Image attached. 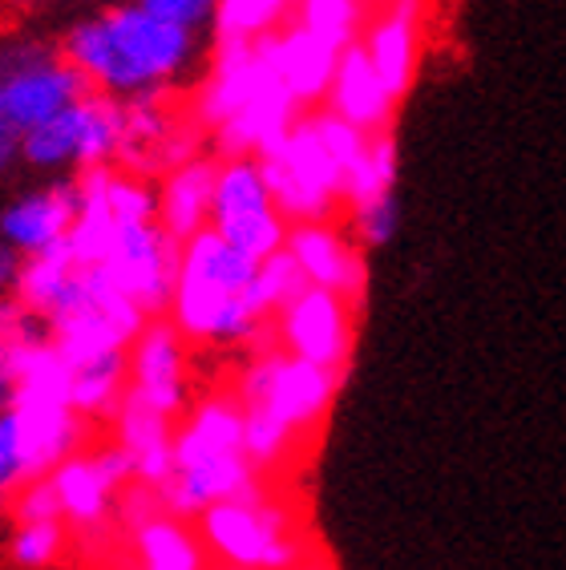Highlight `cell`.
<instances>
[{
    "instance_id": "52a82bcc",
    "label": "cell",
    "mask_w": 566,
    "mask_h": 570,
    "mask_svg": "<svg viewBox=\"0 0 566 570\" xmlns=\"http://www.w3.org/2000/svg\"><path fill=\"white\" fill-rule=\"evenodd\" d=\"M89 94L86 77L57 41L37 33H0V118L29 134Z\"/></svg>"
},
{
    "instance_id": "484cf974",
    "label": "cell",
    "mask_w": 566,
    "mask_h": 570,
    "mask_svg": "<svg viewBox=\"0 0 566 570\" xmlns=\"http://www.w3.org/2000/svg\"><path fill=\"white\" fill-rule=\"evenodd\" d=\"M372 21L369 0H295V24L324 37L336 49H349L364 37Z\"/></svg>"
},
{
    "instance_id": "7c38bea8",
    "label": "cell",
    "mask_w": 566,
    "mask_h": 570,
    "mask_svg": "<svg viewBox=\"0 0 566 570\" xmlns=\"http://www.w3.org/2000/svg\"><path fill=\"white\" fill-rule=\"evenodd\" d=\"M57 494H61V518L81 538H94L118 518L121 490L134 482V458L109 438L98 450H77L53 470Z\"/></svg>"
},
{
    "instance_id": "f1b7e54d",
    "label": "cell",
    "mask_w": 566,
    "mask_h": 570,
    "mask_svg": "<svg viewBox=\"0 0 566 570\" xmlns=\"http://www.w3.org/2000/svg\"><path fill=\"white\" fill-rule=\"evenodd\" d=\"M25 482H33V473H29V461H25L21 433H17V421H12L9 409H0V505L12 502V494Z\"/></svg>"
},
{
    "instance_id": "603a6c76",
    "label": "cell",
    "mask_w": 566,
    "mask_h": 570,
    "mask_svg": "<svg viewBox=\"0 0 566 570\" xmlns=\"http://www.w3.org/2000/svg\"><path fill=\"white\" fill-rule=\"evenodd\" d=\"M77 255L69 252V243H57L49 252L25 255L17 264V279H12V296L21 299L33 316H49L57 307V299L66 296V287L74 284L77 275Z\"/></svg>"
},
{
    "instance_id": "cb8c5ba5",
    "label": "cell",
    "mask_w": 566,
    "mask_h": 570,
    "mask_svg": "<svg viewBox=\"0 0 566 570\" xmlns=\"http://www.w3.org/2000/svg\"><path fill=\"white\" fill-rule=\"evenodd\" d=\"M397 175H401V154H397L392 130L372 134L360 158L349 166V175H344V215L397 195Z\"/></svg>"
},
{
    "instance_id": "ba28073f",
    "label": "cell",
    "mask_w": 566,
    "mask_h": 570,
    "mask_svg": "<svg viewBox=\"0 0 566 570\" xmlns=\"http://www.w3.org/2000/svg\"><path fill=\"white\" fill-rule=\"evenodd\" d=\"M146 312L109 279L101 267L81 264L66 296L45 316V328L66 352V361H89V356H106V352H130L138 332L146 328Z\"/></svg>"
},
{
    "instance_id": "ffe728a7",
    "label": "cell",
    "mask_w": 566,
    "mask_h": 570,
    "mask_svg": "<svg viewBox=\"0 0 566 570\" xmlns=\"http://www.w3.org/2000/svg\"><path fill=\"white\" fill-rule=\"evenodd\" d=\"M215 175L218 154L207 150L175 166L158 178V219L175 239H191L203 227H211V210H215Z\"/></svg>"
},
{
    "instance_id": "4316f807",
    "label": "cell",
    "mask_w": 566,
    "mask_h": 570,
    "mask_svg": "<svg viewBox=\"0 0 566 570\" xmlns=\"http://www.w3.org/2000/svg\"><path fill=\"white\" fill-rule=\"evenodd\" d=\"M69 547V522L53 518V522H17L9 538V559L21 570H45L53 567Z\"/></svg>"
},
{
    "instance_id": "44dd1931",
    "label": "cell",
    "mask_w": 566,
    "mask_h": 570,
    "mask_svg": "<svg viewBox=\"0 0 566 570\" xmlns=\"http://www.w3.org/2000/svg\"><path fill=\"white\" fill-rule=\"evenodd\" d=\"M134 570H207L211 550L198 534V527H186V518L158 510L126 527Z\"/></svg>"
},
{
    "instance_id": "3957f363",
    "label": "cell",
    "mask_w": 566,
    "mask_h": 570,
    "mask_svg": "<svg viewBox=\"0 0 566 570\" xmlns=\"http://www.w3.org/2000/svg\"><path fill=\"white\" fill-rule=\"evenodd\" d=\"M369 138L372 134L357 130L328 106L300 114L292 130L260 154L275 207L292 223L336 219L344 210V175Z\"/></svg>"
},
{
    "instance_id": "7402d4cb",
    "label": "cell",
    "mask_w": 566,
    "mask_h": 570,
    "mask_svg": "<svg viewBox=\"0 0 566 570\" xmlns=\"http://www.w3.org/2000/svg\"><path fill=\"white\" fill-rule=\"evenodd\" d=\"M74 368V405L77 413L94 425L118 413V405L130 393V352H106V356H89V361L69 364Z\"/></svg>"
},
{
    "instance_id": "d6a6232c",
    "label": "cell",
    "mask_w": 566,
    "mask_h": 570,
    "mask_svg": "<svg viewBox=\"0 0 566 570\" xmlns=\"http://www.w3.org/2000/svg\"><path fill=\"white\" fill-rule=\"evenodd\" d=\"M12 166H21V134L0 118V183L12 175Z\"/></svg>"
},
{
    "instance_id": "9a60e30c",
    "label": "cell",
    "mask_w": 566,
    "mask_h": 570,
    "mask_svg": "<svg viewBox=\"0 0 566 570\" xmlns=\"http://www.w3.org/2000/svg\"><path fill=\"white\" fill-rule=\"evenodd\" d=\"M287 252L300 264L308 284L332 287L360 307V299L369 292V264H364V247L352 239V230H344L336 219L292 223Z\"/></svg>"
},
{
    "instance_id": "d590c367",
    "label": "cell",
    "mask_w": 566,
    "mask_h": 570,
    "mask_svg": "<svg viewBox=\"0 0 566 570\" xmlns=\"http://www.w3.org/2000/svg\"><path fill=\"white\" fill-rule=\"evenodd\" d=\"M287 570H332V567H328L324 559H312V554H308L304 562H295V567H287Z\"/></svg>"
},
{
    "instance_id": "6da1fadb",
    "label": "cell",
    "mask_w": 566,
    "mask_h": 570,
    "mask_svg": "<svg viewBox=\"0 0 566 570\" xmlns=\"http://www.w3.org/2000/svg\"><path fill=\"white\" fill-rule=\"evenodd\" d=\"M61 53L89 89L118 101L142 94H183L195 81L203 37L146 9L142 0H109L77 12L57 33Z\"/></svg>"
},
{
    "instance_id": "5b68a950",
    "label": "cell",
    "mask_w": 566,
    "mask_h": 570,
    "mask_svg": "<svg viewBox=\"0 0 566 570\" xmlns=\"http://www.w3.org/2000/svg\"><path fill=\"white\" fill-rule=\"evenodd\" d=\"M340 384H344V373L336 368L312 364L280 348L275 341H263L243 361L235 376V396L243 401V409H263L308 441L336 405Z\"/></svg>"
},
{
    "instance_id": "d6986e66",
    "label": "cell",
    "mask_w": 566,
    "mask_h": 570,
    "mask_svg": "<svg viewBox=\"0 0 566 570\" xmlns=\"http://www.w3.org/2000/svg\"><path fill=\"white\" fill-rule=\"evenodd\" d=\"M272 45V61L280 81L287 86L300 110H316L328 101V89H332V77H336L340 66V49L328 45L324 37L308 33L304 24H287L283 33L267 37Z\"/></svg>"
},
{
    "instance_id": "1f68e13d",
    "label": "cell",
    "mask_w": 566,
    "mask_h": 570,
    "mask_svg": "<svg viewBox=\"0 0 566 570\" xmlns=\"http://www.w3.org/2000/svg\"><path fill=\"white\" fill-rule=\"evenodd\" d=\"M146 9H154L158 17L175 24H186V29H211V17H215L218 0H142Z\"/></svg>"
},
{
    "instance_id": "4dcf8cb0",
    "label": "cell",
    "mask_w": 566,
    "mask_h": 570,
    "mask_svg": "<svg viewBox=\"0 0 566 570\" xmlns=\"http://www.w3.org/2000/svg\"><path fill=\"white\" fill-rule=\"evenodd\" d=\"M9 514H12V522H53V518H61V494H57L53 473L25 482L21 490L12 494Z\"/></svg>"
},
{
    "instance_id": "9c48e42d",
    "label": "cell",
    "mask_w": 566,
    "mask_h": 570,
    "mask_svg": "<svg viewBox=\"0 0 566 570\" xmlns=\"http://www.w3.org/2000/svg\"><path fill=\"white\" fill-rule=\"evenodd\" d=\"M211 227L231 247H240L243 255L260 259V264L287 247L292 219L275 207V195L255 154H218Z\"/></svg>"
},
{
    "instance_id": "5bb4252c",
    "label": "cell",
    "mask_w": 566,
    "mask_h": 570,
    "mask_svg": "<svg viewBox=\"0 0 566 570\" xmlns=\"http://www.w3.org/2000/svg\"><path fill=\"white\" fill-rule=\"evenodd\" d=\"M77 219V178H41L33 187L12 190L0 203V243L25 255L49 252L69 239Z\"/></svg>"
},
{
    "instance_id": "30bf717a",
    "label": "cell",
    "mask_w": 566,
    "mask_h": 570,
    "mask_svg": "<svg viewBox=\"0 0 566 570\" xmlns=\"http://www.w3.org/2000/svg\"><path fill=\"white\" fill-rule=\"evenodd\" d=\"M77 178H86V175H77ZM89 187H94V183H89ZM178 264H183V239H175V235L163 227V219H118V215H114L106 255H101L98 267L146 312V316H166L170 296H175Z\"/></svg>"
},
{
    "instance_id": "8992f818",
    "label": "cell",
    "mask_w": 566,
    "mask_h": 570,
    "mask_svg": "<svg viewBox=\"0 0 566 570\" xmlns=\"http://www.w3.org/2000/svg\"><path fill=\"white\" fill-rule=\"evenodd\" d=\"M126 130V101L89 89L37 130L21 134V166L37 178H77L114 166Z\"/></svg>"
},
{
    "instance_id": "d4e9b609",
    "label": "cell",
    "mask_w": 566,
    "mask_h": 570,
    "mask_svg": "<svg viewBox=\"0 0 566 570\" xmlns=\"http://www.w3.org/2000/svg\"><path fill=\"white\" fill-rule=\"evenodd\" d=\"M295 21V0H218L211 41H267Z\"/></svg>"
},
{
    "instance_id": "2e32d148",
    "label": "cell",
    "mask_w": 566,
    "mask_h": 570,
    "mask_svg": "<svg viewBox=\"0 0 566 570\" xmlns=\"http://www.w3.org/2000/svg\"><path fill=\"white\" fill-rule=\"evenodd\" d=\"M424 21H429V0H389L384 9L372 12L369 29L360 37L397 101L409 98V89L421 73Z\"/></svg>"
},
{
    "instance_id": "ac0fdd59",
    "label": "cell",
    "mask_w": 566,
    "mask_h": 570,
    "mask_svg": "<svg viewBox=\"0 0 566 570\" xmlns=\"http://www.w3.org/2000/svg\"><path fill=\"white\" fill-rule=\"evenodd\" d=\"M328 110L340 114L344 121H352L357 130L364 134H384L392 130V118H397V106L401 101L392 98V89L384 86V77L372 66L364 41L340 49V66L332 77V89H328Z\"/></svg>"
},
{
    "instance_id": "836d02e7",
    "label": "cell",
    "mask_w": 566,
    "mask_h": 570,
    "mask_svg": "<svg viewBox=\"0 0 566 570\" xmlns=\"http://www.w3.org/2000/svg\"><path fill=\"white\" fill-rule=\"evenodd\" d=\"M17 264H21V255L9 252L4 243H0V299L12 292V279H17Z\"/></svg>"
},
{
    "instance_id": "e575fe53",
    "label": "cell",
    "mask_w": 566,
    "mask_h": 570,
    "mask_svg": "<svg viewBox=\"0 0 566 570\" xmlns=\"http://www.w3.org/2000/svg\"><path fill=\"white\" fill-rule=\"evenodd\" d=\"M17 9H49V4H61V9H98V4H109V0H12Z\"/></svg>"
},
{
    "instance_id": "83f0119b",
    "label": "cell",
    "mask_w": 566,
    "mask_h": 570,
    "mask_svg": "<svg viewBox=\"0 0 566 570\" xmlns=\"http://www.w3.org/2000/svg\"><path fill=\"white\" fill-rule=\"evenodd\" d=\"M304 287H308V279H304V272H300V264L292 259L287 247L275 252L272 259H263L260 272H255V296H260V304H263L267 316H275V312H280L295 292H304Z\"/></svg>"
},
{
    "instance_id": "4fadbf2b",
    "label": "cell",
    "mask_w": 566,
    "mask_h": 570,
    "mask_svg": "<svg viewBox=\"0 0 566 570\" xmlns=\"http://www.w3.org/2000/svg\"><path fill=\"white\" fill-rule=\"evenodd\" d=\"M130 393L170 417L191 409V341L170 316H150L130 344Z\"/></svg>"
},
{
    "instance_id": "277c9868",
    "label": "cell",
    "mask_w": 566,
    "mask_h": 570,
    "mask_svg": "<svg viewBox=\"0 0 566 570\" xmlns=\"http://www.w3.org/2000/svg\"><path fill=\"white\" fill-rule=\"evenodd\" d=\"M211 559L223 567L287 570L308 559V542L295 527L292 505L280 502L272 490L251 498H227L207 505L195 518Z\"/></svg>"
},
{
    "instance_id": "f546056e",
    "label": "cell",
    "mask_w": 566,
    "mask_h": 570,
    "mask_svg": "<svg viewBox=\"0 0 566 570\" xmlns=\"http://www.w3.org/2000/svg\"><path fill=\"white\" fill-rule=\"evenodd\" d=\"M397 223H401V210H397V195L381 198V203H369V207L349 210V230L352 239L372 252V247H384V243L397 235Z\"/></svg>"
},
{
    "instance_id": "8d00e7d4",
    "label": "cell",
    "mask_w": 566,
    "mask_h": 570,
    "mask_svg": "<svg viewBox=\"0 0 566 570\" xmlns=\"http://www.w3.org/2000/svg\"><path fill=\"white\" fill-rule=\"evenodd\" d=\"M223 570H251V567H223Z\"/></svg>"
},
{
    "instance_id": "8fae6325",
    "label": "cell",
    "mask_w": 566,
    "mask_h": 570,
    "mask_svg": "<svg viewBox=\"0 0 566 570\" xmlns=\"http://www.w3.org/2000/svg\"><path fill=\"white\" fill-rule=\"evenodd\" d=\"M272 341L292 356L349 373L357 348V304L332 287L308 284L272 316Z\"/></svg>"
},
{
    "instance_id": "7a4b0ae2",
    "label": "cell",
    "mask_w": 566,
    "mask_h": 570,
    "mask_svg": "<svg viewBox=\"0 0 566 570\" xmlns=\"http://www.w3.org/2000/svg\"><path fill=\"white\" fill-rule=\"evenodd\" d=\"M260 259L231 247L215 227L183 243L175 296L166 316L191 344L207 348H255L272 341V316L255 296Z\"/></svg>"
},
{
    "instance_id": "e0dca14e",
    "label": "cell",
    "mask_w": 566,
    "mask_h": 570,
    "mask_svg": "<svg viewBox=\"0 0 566 570\" xmlns=\"http://www.w3.org/2000/svg\"><path fill=\"white\" fill-rule=\"evenodd\" d=\"M175 429L178 417L126 393L118 413L109 417V438L134 458V482H146L154 490H163L170 482V473H175Z\"/></svg>"
}]
</instances>
